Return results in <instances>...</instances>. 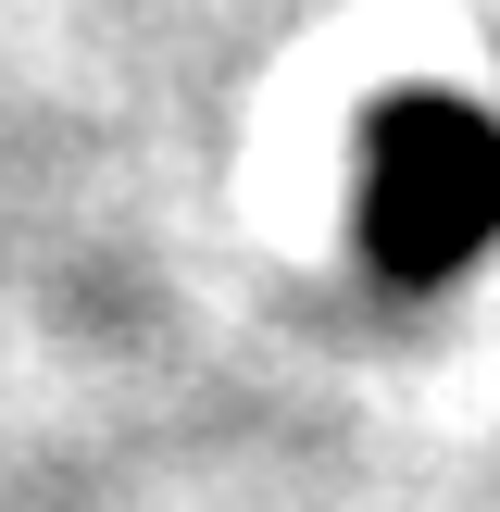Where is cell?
Listing matches in <instances>:
<instances>
[{"label":"cell","mask_w":500,"mask_h":512,"mask_svg":"<svg viewBox=\"0 0 500 512\" xmlns=\"http://www.w3.org/2000/svg\"><path fill=\"white\" fill-rule=\"evenodd\" d=\"M500 225V125L438 113V100H400L375 125V175H363V250L425 288V275L475 263V238Z\"/></svg>","instance_id":"obj_1"}]
</instances>
